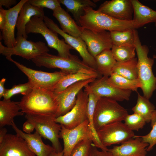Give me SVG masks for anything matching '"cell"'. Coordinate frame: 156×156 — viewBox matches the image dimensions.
<instances>
[{
  "label": "cell",
  "instance_id": "cell-1",
  "mask_svg": "<svg viewBox=\"0 0 156 156\" xmlns=\"http://www.w3.org/2000/svg\"><path fill=\"white\" fill-rule=\"evenodd\" d=\"M84 10V13L80 17L79 24L83 28L93 32L123 31L138 28L133 20H118L95 10L91 7H86Z\"/></svg>",
  "mask_w": 156,
  "mask_h": 156
},
{
  "label": "cell",
  "instance_id": "cell-2",
  "mask_svg": "<svg viewBox=\"0 0 156 156\" xmlns=\"http://www.w3.org/2000/svg\"><path fill=\"white\" fill-rule=\"evenodd\" d=\"M21 111L24 114L42 115H55L58 103L52 91L34 88L19 101Z\"/></svg>",
  "mask_w": 156,
  "mask_h": 156
},
{
  "label": "cell",
  "instance_id": "cell-3",
  "mask_svg": "<svg viewBox=\"0 0 156 156\" xmlns=\"http://www.w3.org/2000/svg\"><path fill=\"white\" fill-rule=\"evenodd\" d=\"M134 46L138 57V79L142 85L143 96L149 99L156 90V76L152 70L154 60L148 56V47L142 45L136 29H134Z\"/></svg>",
  "mask_w": 156,
  "mask_h": 156
},
{
  "label": "cell",
  "instance_id": "cell-4",
  "mask_svg": "<svg viewBox=\"0 0 156 156\" xmlns=\"http://www.w3.org/2000/svg\"><path fill=\"white\" fill-rule=\"evenodd\" d=\"M31 60L37 66H44L50 69L59 68L67 74L80 71H97L81 61L77 56L72 54L68 58H64L47 53Z\"/></svg>",
  "mask_w": 156,
  "mask_h": 156
},
{
  "label": "cell",
  "instance_id": "cell-5",
  "mask_svg": "<svg viewBox=\"0 0 156 156\" xmlns=\"http://www.w3.org/2000/svg\"><path fill=\"white\" fill-rule=\"evenodd\" d=\"M128 114L127 110L118 101L107 98H100L94 113V127L97 131L107 124L123 121Z\"/></svg>",
  "mask_w": 156,
  "mask_h": 156
},
{
  "label": "cell",
  "instance_id": "cell-6",
  "mask_svg": "<svg viewBox=\"0 0 156 156\" xmlns=\"http://www.w3.org/2000/svg\"><path fill=\"white\" fill-rule=\"evenodd\" d=\"M42 16H33L26 25L27 34L30 33L41 34L46 40L48 46L57 50L58 56L68 58L71 54V49H74L63 40H60L58 34L49 28L46 25Z\"/></svg>",
  "mask_w": 156,
  "mask_h": 156
},
{
  "label": "cell",
  "instance_id": "cell-7",
  "mask_svg": "<svg viewBox=\"0 0 156 156\" xmlns=\"http://www.w3.org/2000/svg\"><path fill=\"white\" fill-rule=\"evenodd\" d=\"M25 117L34 124L36 131L42 137L51 142L56 152L63 151L59 140L61 125L56 122L55 115L26 114Z\"/></svg>",
  "mask_w": 156,
  "mask_h": 156
},
{
  "label": "cell",
  "instance_id": "cell-8",
  "mask_svg": "<svg viewBox=\"0 0 156 156\" xmlns=\"http://www.w3.org/2000/svg\"><path fill=\"white\" fill-rule=\"evenodd\" d=\"M16 45L11 48L4 46L0 42V54L6 57L15 55L27 60H31L49 51L45 43L42 41L28 40L23 36L16 37Z\"/></svg>",
  "mask_w": 156,
  "mask_h": 156
},
{
  "label": "cell",
  "instance_id": "cell-9",
  "mask_svg": "<svg viewBox=\"0 0 156 156\" xmlns=\"http://www.w3.org/2000/svg\"><path fill=\"white\" fill-rule=\"evenodd\" d=\"M12 62L27 77L34 88L52 91L57 84L68 75L60 70L49 73L34 70L14 61L11 57H6Z\"/></svg>",
  "mask_w": 156,
  "mask_h": 156
},
{
  "label": "cell",
  "instance_id": "cell-10",
  "mask_svg": "<svg viewBox=\"0 0 156 156\" xmlns=\"http://www.w3.org/2000/svg\"><path fill=\"white\" fill-rule=\"evenodd\" d=\"M88 96L82 89L78 94L75 105L65 115L56 118V122L66 128L73 129L88 119Z\"/></svg>",
  "mask_w": 156,
  "mask_h": 156
},
{
  "label": "cell",
  "instance_id": "cell-11",
  "mask_svg": "<svg viewBox=\"0 0 156 156\" xmlns=\"http://www.w3.org/2000/svg\"><path fill=\"white\" fill-rule=\"evenodd\" d=\"M97 132L101 143L107 148L112 145L121 144L135 135L133 131L122 121L106 125Z\"/></svg>",
  "mask_w": 156,
  "mask_h": 156
},
{
  "label": "cell",
  "instance_id": "cell-12",
  "mask_svg": "<svg viewBox=\"0 0 156 156\" xmlns=\"http://www.w3.org/2000/svg\"><path fill=\"white\" fill-rule=\"evenodd\" d=\"M60 137L63 142V156H70L75 146L84 139L92 138L93 140L88 119L79 126L71 129L66 128L61 125Z\"/></svg>",
  "mask_w": 156,
  "mask_h": 156
},
{
  "label": "cell",
  "instance_id": "cell-13",
  "mask_svg": "<svg viewBox=\"0 0 156 156\" xmlns=\"http://www.w3.org/2000/svg\"><path fill=\"white\" fill-rule=\"evenodd\" d=\"M44 20L49 28L61 35L66 44L78 52L84 63L96 70L94 58L88 52L86 43L81 37L76 38L64 32L52 20L47 16L44 17Z\"/></svg>",
  "mask_w": 156,
  "mask_h": 156
},
{
  "label": "cell",
  "instance_id": "cell-14",
  "mask_svg": "<svg viewBox=\"0 0 156 156\" xmlns=\"http://www.w3.org/2000/svg\"><path fill=\"white\" fill-rule=\"evenodd\" d=\"M95 79L81 81L70 86L61 92H54L58 103L56 117L64 115L70 111L75 104L79 93L83 88Z\"/></svg>",
  "mask_w": 156,
  "mask_h": 156
},
{
  "label": "cell",
  "instance_id": "cell-15",
  "mask_svg": "<svg viewBox=\"0 0 156 156\" xmlns=\"http://www.w3.org/2000/svg\"><path fill=\"white\" fill-rule=\"evenodd\" d=\"M81 37L94 57L106 49H111L113 45L110 32L107 31L93 32L83 28Z\"/></svg>",
  "mask_w": 156,
  "mask_h": 156
},
{
  "label": "cell",
  "instance_id": "cell-16",
  "mask_svg": "<svg viewBox=\"0 0 156 156\" xmlns=\"http://www.w3.org/2000/svg\"><path fill=\"white\" fill-rule=\"evenodd\" d=\"M108 77L103 76L96 79L89 84L90 88L100 98H107L117 101L129 100L132 91L114 86L109 82Z\"/></svg>",
  "mask_w": 156,
  "mask_h": 156
},
{
  "label": "cell",
  "instance_id": "cell-17",
  "mask_svg": "<svg viewBox=\"0 0 156 156\" xmlns=\"http://www.w3.org/2000/svg\"><path fill=\"white\" fill-rule=\"evenodd\" d=\"M97 10L118 20H133V9L131 0L106 1L100 5Z\"/></svg>",
  "mask_w": 156,
  "mask_h": 156
},
{
  "label": "cell",
  "instance_id": "cell-18",
  "mask_svg": "<svg viewBox=\"0 0 156 156\" xmlns=\"http://www.w3.org/2000/svg\"><path fill=\"white\" fill-rule=\"evenodd\" d=\"M0 156H36L27 142L17 134H7L0 143Z\"/></svg>",
  "mask_w": 156,
  "mask_h": 156
},
{
  "label": "cell",
  "instance_id": "cell-19",
  "mask_svg": "<svg viewBox=\"0 0 156 156\" xmlns=\"http://www.w3.org/2000/svg\"><path fill=\"white\" fill-rule=\"evenodd\" d=\"M28 0H21L12 8L7 10L6 21L1 31V39L6 47L13 48L16 44L15 30L20 11L23 5Z\"/></svg>",
  "mask_w": 156,
  "mask_h": 156
},
{
  "label": "cell",
  "instance_id": "cell-20",
  "mask_svg": "<svg viewBox=\"0 0 156 156\" xmlns=\"http://www.w3.org/2000/svg\"><path fill=\"white\" fill-rule=\"evenodd\" d=\"M148 144L142 141L138 135L130 139L119 146H114L109 149L112 156H145L147 154L146 149Z\"/></svg>",
  "mask_w": 156,
  "mask_h": 156
},
{
  "label": "cell",
  "instance_id": "cell-21",
  "mask_svg": "<svg viewBox=\"0 0 156 156\" xmlns=\"http://www.w3.org/2000/svg\"><path fill=\"white\" fill-rule=\"evenodd\" d=\"M16 134L27 142L31 151L37 156H49L54 150L52 146L45 144L41 136L36 131L33 134H27L19 129L14 121L11 126Z\"/></svg>",
  "mask_w": 156,
  "mask_h": 156
},
{
  "label": "cell",
  "instance_id": "cell-22",
  "mask_svg": "<svg viewBox=\"0 0 156 156\" xmlns=\"http://www.w3.org/2000/svg\"><path fill=\"white\" fill-rule=\"evenodd\" d=\"M27 1L23 5L20 11L16 27V37L23 36L26 39L28 37L26 32V26L32 17L35 16L43 17L45 16L43 8L33 6Z\"/></svg>",
  "mask_w": 156,
  "mask_h": 156
},
{
  "label": "cell",
  "instance_id": "cell-23",
  "mask_svg": "<svg viewBox=\"0 0 156 156\" xmlns=\"http://www.w3.org/2000/svg\"><path fill=\"white\" fill-rule=\"evenodd\" d=\"M53 15L64 32L76 38L81 37L83 28L79 26L70 15L61 7L53 11Z\"/></svg>",
  "mask_w": 156,
  "mask_h": 156
},
{
  "label": "cell",
  "instance_id": "cell-24",
  "mask_svg": "<svg viewBox=\"0 0 156 156\" xmlns=\"http://www.w3.org/2000/svg\"><path fill=\"white\" fill-rule=\"evenodd\" d=\"M84 91L87 93L88 96L87 109L88 120L89 127L93 136V143L97 148H100L101 150L108 151L109 149L107 148L104 146L101 143L98 137L97 131L94 127L93 122L95 108L100 98L92 92L88 85L85 87Z\"/></svg>",
  "mask_w": 156,
  "mask_h": 156
},
{
  "label": "cell",
  "instance_id": "cell-25",
  "mask_svg": "<svg viewBox=\"0 0 156 156\" xmlns=\"http://www.w3.org/2000/svg\"><path fill=\"white\" fill-rule=\"evenodd\" d=\"M21 110L19 101L16 102L10 99L0 101V127L5 125L12 126L14 118L23 115L24 113Z\"/></svg>",
  "mask_w": 156,
  "mask_h": 156
},
{
  "label": "cell",
  "instance_id": "cell-26",
  "mask_svg": "<svg viewBox=\"0 0 156 156\" xmlns=\"http://www.w3.org/2000/svg\"><path fill=\"white\" fill-rule=\"evenodd\" d=\"M133 9V20L138 28L151 23H156V11L138 0H131Z\"/></svg>",
  "mask_w": 156,
  "mask_h": 156
},
{
  "label": "cell",
  "instance_id": "cell-27",
  "mask_svg": "<svg viewBox=\"0 0 156 156\" xmlns=\"http://www.w3.org/2000/svg\"><path fill=\"white\" fill-rule=\"evenodd\" d=\"M102 77L97 71H80L68 74L63 77L53 88L54 93L61 92L70 86L81 81Z\"/></svg>",
  "mask_w": 156,
  "mask_h": 156
},
{
  "label": "cell",
  "instance_id": "cell-28",
  "mask_svg": "<svg viewBox=\"0 0 156 156\" xmlns=\"http://www.w3.org/2000/svg\"><path fill=\"white\" fill-rule=\"evenodd\" d=\"M94 58L97 72L101 76L109 77L113 73L117 62L111 49L103 51Z\"/></svg>",
  "mask_w": 156,
  "mask_h": 156
},
{
  "label": "cell",
  "instance_id": "cell-29",
  "mask_svg": "<svg viewBox=\"0 0 156 156\" xmlns=\"http://www.w3.org/2000/svg\"><path fill=\"white\" fill-rule=\"evenodd\" d=\"M61 3L64 5L67 12H70L73 14L75 20L79 24L80 17L84 13V9L91 7L95 8L96 4L90 0H59Z\"/></svg>",
  "mask_w": 156,
  "mask_h": 156
},
{
  "label": "cell",
  "instance_id": "cell-30",
  "mask_svg": "<svg viewBox=\"0 0 156 156\" xmlns=\"http://www.w3.org/2000/svg\"><path fill=\"white\" fill-rule=\"evenodd\" d=\"M137 58L123 62H116L113 73L131 79H138Z\"/></svg>",
  "mask_w": 156,
  "mask_h": 156
},
{
  "label": "cell",
  "instance_id": "cell-31",
  "mask_svg": "<svg viewBox=\"0 0 156 156\" xmlns=\"http://www.w3.org/2000/svg\"><path fill=\"white\" fill-rule=\"evenodd\" d=\"M156 109L155 106L149 99L138 92V98L136 105L131 110L145 120L146 123L150 122L153 113Z\"/></svg>",
  "mask_w": 156,
  "mask_h": 156
},
{
  "label": "cell",
  "instance_id": "cell-32",
  "mask_svg": "<svg viewBox=\"0 0 156 156\" xmlns=\"http://www.w3.org/2000/svg\"><path fill=\"white\" fill-rule=\"evenodd\" d=\"M108 81L114 86L123 90L136 91L138 88L142 87L138 79H129L114 73L108 77Z\"/></svg>",
  "mask_w": 156,
  "mask_h": 156
},
{
  "label": "cell",
  "instance_id": "cell-33",
  "mask_svg": "<svg viewBox=\"0 0 156 156\" xmlns=\"http://www.w3.org/2000/svg\"><path fill=\"white\" fill-rule=\"evenodd\" d=\"M134 29L109 31L113 45L134 46Z\"/></svg>",
  "mask_w": 156,
  "mask_h": 156
},
{
  "label": "cell",
  "instance_id": "cell-34",
  "mask_svg": "<svg viewBox=\"0 0 156 156\" xmlns=\"http://www.w3.org/2000/svg\"><path fill=\"white\" fill-rule=\"evenodd\" d=\"M111 50L115 60L117 62H126L135 57L134 46L113 45Z\"/></svg>",
  "mask_w": 156,
  "mask_h": 156
},
{
  "label": "cell",
  "instance_id": "cell-35",
  "mask_svg": "<svg viewBox=\"0 0 156 156\" xmlns=\"http://www.w3.org/2000/svg\"><path fill=\"white\" fill-rule=\"evenodd\" d=\"M34 88L33 86L29 81L25 83L15 85L10 89H6L3 97L4 99H10L12 96L16 94L26 95L30 93Z\"/></svg>",
  "mask_w": 156,
  "mask_h": 156
},
{
  "label": "cell",
  "instance_id": "cell-36",
  "mask_svg": "<svg viewBox=\"0 0 156 156\" xmlns=\"http://www.w3.org/2000/svg\"><path fill=\"white\" fill-rule=\"evenodd\" d=\"M123 121L126 125L133 131H138L142 129L146 123L142 117L135 113L131 114H128Z\"/></svg>",
  "mask_w": 156,
  "mask_h": 156
},
{
  "label": "cell",
  "instance_id": "cell-37",
  "mask_svg": "<svg viewBox=\"0 0 156 156\" xmlns=\"http://www.w3.org/2000/svg\"><path fill=\"white\" fill-rule=\"evenodd\" d=\"M151 130L147 134L139 136L142 141L149 145L147 148V151H151L156 144V109L155 110L151 121Z\"/></svg>",
  "mask_w": 156,
  "mask_h": 156
},
{
  "label": "cell",
  "instance_id": "cell-38",
  "mask_svg": "<svg viewBox=\"0 0 156 156\" xmlns=\"http://www.w3.org/2000/svg\"><path fill=\"white\" fill-rule=\"evenodd\" d=\"M93 143L92 138H88L82 140L74 148L70 156H87Z\"/></svg>",
  "mask_w": 156,
  "mask_h": 156
},
{
  "label": "cell",
  "instance_id": "cell-39",
  "mask_svg": "<svg viewBox=\"0 0 156 156\" xmlns=\"http://www.w3.org/2000/svg\"><path fill=\"white\" fill-rule=\"evenodd\" d=\"M27 2L40 8H47L53 11L61 7L59 0H28Z\"/></svg>",
  "mask_w": 156,
  "mask_h": 156
},
{
  "label": "cell",
  "instance_id": "cell-40",
  "mask_svg": "<svg viewBox=\"0 0 156 156\" xmlns=\"http://www.w3.org/2000/svg\"><path fill=\"white\" fill-rule=\"evenodd\" d=\"M87 156H112V155L109 151H99L97 148L93 143Z\"/></svg>",
  "mask_w": 156,
  "mask_h": 156
},
{
  "label": "cell",
  "instance_id": "cell-41",
  "mask_svg": "<svg viewBox=\"0 0 156 156\" xmlns=\"http://www.w3.org/2000/svg\"><path fill=\"white\" fill-rule=\"evenodd\" d=\"M7 10L2 7H0V29L1 31L3 29L6 21Z\"/></svg>",
  "mask_w": 156,
  "mask_h": 156
},
{
  "label": "cell",
  "instance_id": "cell-42",
  "mask_svg": "<svg viewBox=\"0 0 156 156\" xmlns=\"http://www.w3.org/2000/svg\"><path fill=\"white\" fill-rule=\"evenodd\" d=\"M22 129L23 132L27 134H31L35 129L34 124L27 120L23 123Z\"/></svg>",
  "mask_w": 156,
  "mask_h": 156
},
{
  "label": "cell",
  "instance_id": "cell-43",
  "mask_svg": "<svg viewBox=\"0 0 156 156\" xmlns=\"http://www.w3.org/2000/svg\"><path fill=\"white\" fill-rule=\"evenodd\" d=\"M16 3L17 1L16 0H0V7L3 6L9 9L12 5H16Z\"/></svg>",
  "mask_w": 156,
  "mask_h": 156
},
{
  "label": "cell",
  "instance_id": "cell-44",
  "mask_svg": "<svg viewBox=\"0 0 156 156\" xmlns=\"http://www.w3.org/2000/svg\"><path fill=\"white\" fill-rule=\"evenodd\" d=\"M6 81V79L2 78L0 81V98L3 96L6 89L4 87V85Z\"/></svg>",
  "mask_w": 156,
  "mask_h": 156
},
{
  "label": "cell",
  "instance_id": "cell-45",
  "mask_svg": "<svg viewBox=\"0 0 156 156\" xmlns=\"http://www.w3.org/2000/svg\"><path fill=\"white\" fill-rule=\"evenodd\" d=\"M7 130L5 127H2L0 129V143L3 140L4 138L7 134Z\"/></svg>",
  "mask_w": 156,
  "mask_h": 156
},
{
  "label": "cell",
  "instance_id": "cell-46",
  "mask_svg": "<svg viewBox=\"0 0 156 156\" xmlns=\"http://www.w3.org/2000/svg\"><path fill=\"white\" fill-rule=\"evenodd\" d=\"M63 151L57 153L55 151L52 152L49 156H63Z\"/></svg>",
  "mask_w": 156,
  "mask_h": 156
},
{
  "label": "cell",
  "instance_id": "cell-47",
  "mask_svg": "<svg viewBox=\"0 0 156 156\" xmlns=\"http://www.w3.org/2000/svg\"></svg>",
  "mask_w": 156,
  "mask_h": 156
}]
</instances>
